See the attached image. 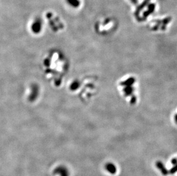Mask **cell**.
I'll return each mask as SVG.
<instances>
[{"label":"cell","mask_w":177,"mask_h":176,"mask_svg":"<svg viewBox=\"0 0 177 176\" xmlns=\"http://www.w3.org/2000/svg\"><path fill=\"white\" fill-rule=\"evenodd\" d=\"M155 4L151 3L150 5H149L148 7V10H146V12L143 13V18H147L150 14L152 13L155 10Z\"/></svg>","instance_id":"cell-1"},{"label":"cell","mask_w":177,"mask_h":176,"mask_svg":"<svg viewBox=\"0 0 177 176\" xmlns=\"http://www.w3.org/2000/svg\"><path fill=\"white\" fill-rule=\"evenodd\" d=\"M150 1V0H144V1L143 2V3L137 8L135 14H137V15H138L139 13L141 12V10H142L147 5H148V2H149Z\"/></svg>","instance_id":"cell-2"},{"label":"cell","mask_w":177,"mask_h":176,"mask_svg":"<svg viewBox=\"0 0 177 176\" xmlns=\"http://www.w3.org/2000/svg\"><path fill=\"white\" fill-rule=\"evenodd\" d=\"M67 2L72 6L75 7V8H77L78 7L80 4V2L79 1V0H67Z\"/></svg>","instance_id":"cell-3"},{"label":"cell","mask_w":177,"mask_h":176,"mask_svg":"<svg viewBox=\"0 0 177 176\" xmlns=\"http://www.w3.org/2000/svg\"><path fill=\"white\" fill-rule=\"evenodd\" d=\"M108 170L110 171L111 172H114L115 171L114 166H113V165H110L108 166Z\"/></svg>","instance_id":"cell-4"},{"label":"cell","mask_w":177,"mask_h":176,"mask_svg":"<svg viewBox=\"0 0 177 176\" xmlns=\"http://www.w3.org/2000/svg\"><path fill=\"white\" fill-rule=\"evenodd\" d=\"M174 121L176 122V123L177 124V112L175 114V116H174Z\"/></svg>","instance_id":"cell-5"},{"label":"cell","mask_w":177,"mask_h":176,"mask_svg":"<svg viewBox=\"0 0 177 176\" xmlns=\"http://www.w3.org/2000/svg\"><path fill=\"white\" fill-rule=\"evenodd\" d=\"M131 1L134 4H137L138 3V0H131Z\"/></svg>","instance_id":"cell-6"}]
</instances>
